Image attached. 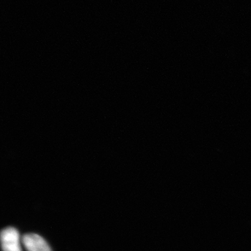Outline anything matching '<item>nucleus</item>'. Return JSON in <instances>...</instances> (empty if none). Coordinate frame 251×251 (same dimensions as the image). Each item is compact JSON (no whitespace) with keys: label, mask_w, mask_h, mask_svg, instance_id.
Instances as JSON below:
<instances>
[{"label":"nucleus","mask_w":251,"mask_h":251,"mask_svg":"<svg viewBox=\"0 0 251 251\" xmlns=\"http://www.w3.org/2000/svg\"><path fill=\"white\" fill-rule=\"evenodd\" d=\"M1 244L2 251H22L19 232L13 227H6L1 231Z\"/></svg>","instance_id":"obj_1"},{"label":"nucleus","mask_w":251,"mask_h":251,"mask_svg":"<svg viewBox=\"0 0 251 251\" xmlns=\"http://www.w3.org/2000/svg\"><path fill=\"white\" fill-rule=\"evenodd\" d=\"M22 243L27 251H52L45 239L36 234H25Z\"/></svg>","instance_id":"obj_2"}]
</instances>
